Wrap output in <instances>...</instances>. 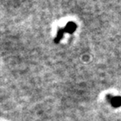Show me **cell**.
<instances>
[{"label": "cell", "instance_id": "obj_3", "mask_svg": "<svg viewBox=\"0 0 121 121\" xmlns=\"http://www.w3.org/2000/svg\"><path fill=\"white\" fill-rule=\"evenodd\" d=\"M64 32H65L64 29H59L58 32H57V35H56V39H55L56 43H57L58 41H60V39L63 37V34H64Z\"/></svg>", "mask_w": 121, "mask_h": 121}, {"label": "cell", "instance_id": "obj_1", "mask_svg": "<svg viewBox=\"0 0 121 121\" xmlns=\"http://www.w3.org/2000/svg\"><path fill=\"white\" fill-rule=\"evenodd\" d=\"M77 28V25H76L75 23L73 22H69L68 24H66V28L64 29L65 32H68V33H72L76 30Z\"/></svg>", "mask_w": 121, "mask_h": 121}, {"label": "cell", "instance_id": "obj_2", "mask_svg": "<svg viewBox=\"0 0 121 121\" xmlns=\"http://www.w3.org/2000/svg\"><path fill=\"white\" fill-rule=\"evenodd\" d=\"M110 103H111V104L113 107L118 108V107L121 106V97H113L112 99L110 100Z\"/></svg>", "mask_w": 121, "mask_h": 121}]
</instances>
